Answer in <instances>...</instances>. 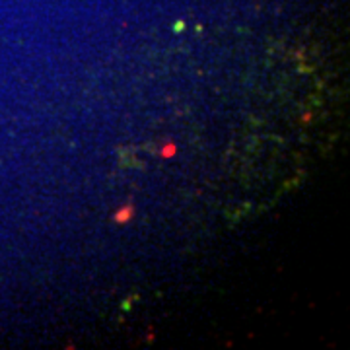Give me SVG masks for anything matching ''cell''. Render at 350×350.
Listing matches in <instances>:
<instances>
[{"mask_svg": "<svg viewBox=\"0 0 350 350\" xmlns=\"http://www.w3.org/2000/svg\"><path fill=\"white\" fill-rule=\"evenodd\" d=\"M130 210H133V208L128 206L126 210H123V212H121L119 216H117V220H119V222H123V220H128V216H130Z\"/></svg>", "mask_w": 350, "mask_h": 350, "instance_id": "1", "label": "cell"}]
</instances>
